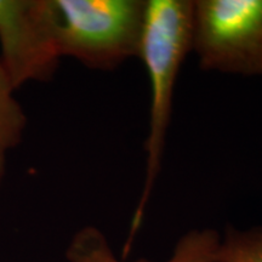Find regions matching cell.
I'll list each match as a JSON object with an SVG mask.
<instances>
[{"instance_id":"obj_1","label":"cell","mask_w":262,"mask_h":262,"mask_svg":"<svg viewBox=\"0 0 262 262\" xmlns=\"http://www.w3.org/2000/svg\"><path fill=\"white\" fill-rule=\"evenodd\" d=\"M193 0H147L139 56L149 81L148 135L142 192L133 219L131 235L140 227L159 178L172 113L176 81L185 58L192 52Z\"/></svg>"},{"instance_id":"obj_2","label":"cell","mask_w":262,"mask_h":262,"mask_svg":"<svg viewBox=\"0 0 262 262\" xmlns=\"http://www.w3.org/2000/svg\"><path fill=\"white\" fill-rule=\"evenodd\" d=\"M48 10L61 58L111 72L139 56L147 0H48Z\"/></svg>"},{"instance_id":"obj_3","label":"cell","mask_w":262,"mask_h":262,"mask_svg":"<svg viewBox=\"0 0 262 262\" xmlns=\"http://www.w3.org/2000/svg\"><path fill=\"white\" fill-rule=\"evenodd\" d=\"M192 52L203 71L262 77V0H193Z\"/></svg>"},{"instance_id":"obj_4","label":"cell","mask_w":262,"mask_h":262,"mask_svg":"<svg viewBox=\"0 0 262 262\" xmlns=\"http://www.w3.org/2000/svg\"><path fill=\"white\" fill-rule=\"evenodd\" d=\"M60 60L48 0H0V63L15 89L49 81Z\"/></svg>"},{"instance_id":"obj_5","label":"cell","mask_w":262,"mask_h":262,"mask_svg":"<svg viewBox=\"0 0 262 262\" xmlns=\"http://www.w3.org/2000/svg\"><path fill=\"white\" fill-rule=\"evenodd\" d=\"M221 234L215 229H192L176 243L165 262H215ZM68 262H127L114 254L102 231L95 226L78 229L66 249ZM133 262H150L145 258Z\"/></svg>"},{"instance_id":"obj_6","label":"cell","mask_w":262,"mask_h":262,"mask_svg":"<svg viewBox=\"0 0 262 262\" xmlns=\"http://www.w3.org/2000/svg\"><path fill=\"white\" fill-rule=\"evenodd\" d=\"M15 86L0 63V187L4 182L8 156L24 139L27 117L15 97Z\"/></svg>"},{"instance_id":"obj_7","label":"cell","mask_w":262,"mask_h":262,"mask_svg":"<svg viewBox=\"0 0 262 262\" xmlns=\"http://www.w3.org/2000/svg\"><path fill=\"white\" fill-rule=\"evenodd\" d=\"M215 262H262V227H228L220 238Z\"/></svg>"}]
</instances>
